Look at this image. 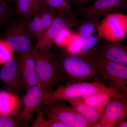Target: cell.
<instances>
[{"label": "cell", "mask_w": 127, "mask_h": 127, "mask_svg": "<svg viewBox=\"0 0 127 127\" xmlns=\"http://www.w3.org/2000/svg\"><path fill=\"white\" fill-rule=\"evenodd\" d=\"M62 48L64 53L61 58L59 60L55 58L58 70H61L68 83L83 82L101 75V61L96 53L75 54Z\"/></svg>", "instance_id": "obj_1"}, {"label": "cell", "mask_w": 127, "mask_h": 127, "mask_svg": "<svg viewBox=\"0 0 127 127\" xmlns=\"http://www.w3.org/2000/svg\"><path fill=\"white\" fill-rule=\"evenodd\" d=\"M98 93L108 94L114 97L127 100V96L116 88L108 87L98 82L83 81L68 83L56 90L47 91L43 103L48 105L57 100L83 98Z\"/></svg>", "instance_id": "obj_2"}, {"label": "cell", "mask_w": 127, "mask_h": 127, "mask_svg": "<svg viewBox=\"0 0 127 127\" xmlns=\"http://www.w3.org/2000/svg\"><path fill=\"white\" fill-rule=\"evenodd\" d=\"M83 19H78V17L72 11L70 5L67 1L57 11L55 18L49 27L37 38L35 49L40 52H50L55 38L62 30L76 26Z\"/></svg>", "instance_id": "obj_3"}, {"label": "cell", "mask_w": 127, "mask_h": 127, "mask_svg": "<svg viewBox=\"0 0 127 127\" xmlns=\"http://www.w3.org/2000/svg\"><path fill=\"white\" fill-rule=\"evenodd\" d=\"M32 52L35 60L38 84L48 91L52 90L60 79L58 66L55 56L50 51L44 53L40 52L35 48Z\"/></svg>", "instance_id": "obj_4"}, {"label": "cell", "mask_w": 127, "mask_h": 127, "mask_svg": "<svg viewBox=\"0 0 127 127\" xmlns=\"http://www.w3.org/2000/svg\"><path fill=\"white\" fill-rule=\"evenodd\" d=\"M97 29L100 38L120 42L127 35V16L122 13H110L100 21Z\"/></svg>", "instance_id": "obj_5"}, {"label": "cell", "mask_w": 127, "mask_h": 127, "mask_svg": "<svg viewBox=\"0 0 127 127\" xmlns=\"http://www.w3.org/2000/svg\"><path fill=\"white\" fill-rule=\"evenodd\" d=\"M127 3V0H96L91 4L73 12L77 17L99 22L110 12L122 9Z\"/></svg>", "instance_id": "obj_6"}, {"label": "cell", "mask_w": 127, "mask_h": 127, "mask_svg": "<svg viewBox=\"0 0 127 127\" xmlns=\"http://www.w3.org/2000/svg\"><path fill=\"white\" fill-rule=\"evenodd\" d=\"M47 105L49 106L47 118L57 120L66 127H91L88 122L72 106L56 102Z\"/></svg>", "instance_id": "obj_7"}, {"label": "cell", "mask_w": 127, "mask_h": 127, "mask_svg": "<svg viewBox=\"0 0 127 127\" xmlns=\"http://www.w3.org/2000/svg\"><path fill=\"white\" fill-rule=\"evenodd\" d=\"M47 91L39 84L27 90L22 99L23 108L19 114L24 126H27L33 120L34 113L43 103Z\"/></svg>", "instance_id": "obj_8"}, {"label": "cell", "mask_w": 127, "mask_h": 127, "mask_svg": "<svg viewBox=\"0 0 127 127\" xmlns=\"http://www.w3.org/2000/svg\"><path fill=\"white\" fill-rule=\"evenodd\" d=\"M100 60L101 75L114 88L127 96V66L111 61Z\"/></svg>", "instance_id": "obj_9"}, {"label": "cell", "mask_w": 127, "mask_h": 127, "mask_svg": "<svg viewBox=\"0 0 127 127\" xmlns=\"http://www.w3.org/2000/svg\"><path fill=\"white\" fill-rule=\"evenodd\" d=\"M127 101L111 98L104 108L97 127H113L124 120L127 117Z\"/></svg>", "instance_id": "obj_10"}, {"label": "cell", "mask_w": 127, "mask_h": 127, "mask_svg": "<svg viewBox=\"0 0 127 127\" xmlns=\"http://www.w3.org/2000/svg\"><path fill=\"white\" fill-rule=\"evenodd\" d=\"M95 53L99 59L114 62L127 66V48L120 42L101 38Z\"/></svg>", "instance_id": "obj_11"}, {"label": "cell", "mask_w": 127, "mask_h": 127, "mask_svg": "<svg viewBox=\"0 0 127 127\" xmlns=\"http://www.w3.org/2000/svg\"><path fill=\"white\" fill-rule=\"evenodd\" d=\"M30 37L27 25L20 23L11 28L4 40L14 51L25 53L31 52L32 46Z\"/></svg>", "instance_id": "obj_12"}, {"label": "cell", "mask_w": 127, "mask_h": 127, "mask_svg": "<svg viewBox=\"0 0 127 127\" xmlns=\"http://www.w3.org/2000/svg\"><path fill=\"white\" fill-rule=\"evenodd\" d=\"M18 63L23 84L27 91L39 83L35 60L32 52L21 53Z\"/></svg>", "instance_id": "obj_13"}, {"label": "cell", "mask_w": 127, "mask_h": 127, "mask_svg": "<svg viewBox=\"0 0 127 127\" xmlns=\"http://www.w3.org/2000/svg\"><path fill=\"white\" fill-rule=\"evenodd\" d=\"M55 16L54 13L40 7L27 25L29 36L38 38L49 27Z\"/></svg>", "instance_id": "obj_14"}, {"label": "cell", "mask_w": 127, "mask_h": 127, "mask_svg": "<svg viewBox=\"0 0 127 127\" xmlns=\"http://www.w3.org/2000/svg\"><path fill=\"white\" fill-rule=\"evenodd\" d=\"M0 79L7 86L17 88L23 83L18 62L13 59L3 65L0 70Z\"/></svg>", "instance_id": "obj_15"}, {"label": "cell", "mask_w": 127, "mask_h": 127, "mask_svg": "<svg viewBox=\"0 0 127 127\" xmlns=\"http://www.w3.org/2000/svg\"><path fill=\"white\" fill-rule=\"evenodd\" d=\"M22 100L18 96L5 92H0V115L15 116L21 112Z\"/></svg>", "instance_id": "obj_16"}, {"label": "cell", "mask_w": 127, "mask_h": 127, "mask_svg": "<svg viewBox=\"0 0 127 127\" xmlns=\"http://www.w3.org/2000/svg\"><path fill=\"white\" fill-rule=\"evenodd\" d=\"M71 106L88 122L91 127H97L101 120L102 114L98 111L89 106L82 98L67 100Z\"/></svg>", "instance_id": "obj_17"}, {"label": "cell", "mask_w": 127, "mask_h": 127, "mask_svg": "<svg viewBox=\"0 0 127 127\" xmlns=\"http://www.w3.org/2000/svg\"><path fill=\"white\" fill-rule=\"evenodd\" d=\"M17 10L21 16L32 18L40 8V0H15Z\"/></svg>", "instance_id": "obj_18"}, {"label": "cell", "mask_w": 127, "mask_h": 127, "mask_svg": "<svg viewBox=\"0 0 127 127\" xmlns=\"http://www.w3.org/2000/svg\"><path fill=\"white\" fill-rule=\"evenodd\" d=\"M100 40L101 38L98 35L87 37L79 36L78 41V54H88L95 52Z\"/></svg>", "instance_id": "obj_19"}, {"label": "cell", "mask_w": 127, "mask_h": 127, "mask_svg": "<svg viewBox=\"0 0 127 127\" xmlns=\"http://www.w3.org/2000/svg\"><path fill=\"white\" fill-rule=\"evenodd\" d=\"M112 95L107 93H98L82 98L84 102L98 111L102 114L104 108L111 98Z\"/></svg>", "instance_id": "obj_20"}, {"label": "cell", "mask_w": 127, "mask_h": 127, "mask_svg": "<svg viewBox=\"0 0 127 127\" xmlns=\"http://www.w3.org/2000/svg\"><path fill=\"white\" fill-rule=\"evenodd\" d=\"M37 117L35 120L32 122V127H66L61 123L57 120L51 118L46 120L43 117V111L41 106L36 111Z\"/></svg>", "instance_id": "obj_21"}, {"label": "cell", "mask_w": 127, "mask_h": 127, "mask_svg": "<svg viewBox=\"0 0 127 127\" xmlns=\"http://www.w3.org/2000/svg\"><path fill=\"white\" fill-rule=\"evenodd\" d=\"M99 22L92 20L84 19L77 25V35L79 36L87 37L93 35L95 29Z\"/></svg>", "instance_id": "obj_22"}, {"label": "cell", "mask_w": 127, "mask_h": 127, "mask_svg": "<svg viewBox=\"0 0 127 127\" xmlns=\"http://www.w3.org/2000/svg\"><path fill=\"white\" fill-rule=\"evenodd\" d=\"M14 52L4 40H0V65H4L13 59Z\"/></svg>", "instance_id": "obj_23"}, {"label": "cell", "mask_w": 127, "mask_h": 127, "mask_svg": "<svg viewBox=\"0 0 127 127\" xmlns=\"http://www.w3.org/2000/svg\"><path fill=\"white\" fill-rule=\"evenodd\" d=\"M67 1L66 0H40V7L56 14L57 11Z\"/></svg>", "instance_id": "obj_24"}, {"label": "cell", "mask_w": 127, "mask_h": 127, "mask_svg": "<svg viewBox=\"0 0 127 127\" xmlns=\"http://www.w3.org/2000/svg\"><path fill=\"white\" fill-rule=\"evenodd\" d=\"M75 34L68 28L64 29L59 32L55 38L54 43L60 47H65Z\"/></svg>", "instance_id": "obj_25"}, {"label": "cell", "mask_w": 127, "mask_h": 127, "mask_svg": "<svg viewBox=\"0 0 127 127\" xmlns=\"http://www.w3.org/2000/svg\"><path fill=\"white\" fill-rule=\"evenodd\" d=\"M24 126L19 115L15 116L0 115V127H16Z\"/></svg>", "instance_id": "obj_26"}, {"label": "cell", "mask_w": 127, "mask_h": 127, "mask_svg": "<svg viewBox=\"0 0 127 127\" xmlns=\"http://www.w3.org/2000/svg\"><path fill=\"white\" fill-rule=\"evenodd\" d=\"M7 15V9L6 2L0 1V24L4 22Z\"/></svg>", "instance_id": "obj_27"}, {"label": "cell", "mask_w": 127, "mask_h": 127, "mask_svg": "<svg viewBox=\"0 0 127 127\" xmlns=\"http://www.w3.org/2000/svg\"><path fill=\"white\" fill-rule=\"evenodd\" d=\"M91 0H69L68 2L70 5L71 7L72 5L79 7L78 10L83 8V6Z\"/></svg>", "instance_id": "obj_28"}, {"label": "cell", "mask_w": 127, "mask_h": 127, "mask_svg": "<svg viewBox=\"0 0 127 127\" xmlns=\"http://www.w3.org/2000/svg\"><path fill=\"white\" fill-rule=\"evenodd\" d=\"M118 127H127V121L123 120L119 123L116 125Z\"/></svg>", "instance_id": "obj_29"}, {"label": "cell", "mask_w": 127, "mask_h": 127, "mask_svg": "<svg viewBox=\"0 0 127 127\" xmlns=\"http://www.w3.org/2000/svg\"><path fill=\"white\" fill-rule=\"evenodd\" d=\"M0 1H2V2H6L7 1V0H0Z\"/></svg>", "instance_id": "obj_30"}, {"label": "cell", "mask_w": 127, "mask_h": 127, "mask_svg": "<svg viewBox=\"0 0 127 127\" xmlns=\"http://www.w3.org/2000/svg\"><path fill=\"white\" fill-rule=\"evenodd\" d=\"M7 1H8V0H7Z\"/></svg>", "instance_id": "obj_31"}]
</instances>
